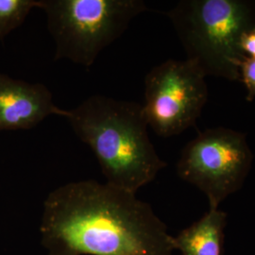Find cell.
I'll use <instances>...</instances> for the list:
<instances>
[{
	"mask_svg": "<svg viewBox=\"0 0 255 255\" xmlns=\"http://www.w3.org/2000/svg\"><path fill=\"white\" fill-rule=\"evenodd\" d=\"M46 255H173V237L136 194L87 180L48 194L40 226Z\"/></svg>",
	"mask_w": 255,
	"mask_h": 255,
	"instance_id": "cell-1",
	"label": "cell"
},
{
	"mask_svg": "<svg viewBox=\"0 0 255 255\" xmlns=\"http://www.w3.org/2000/svg\"><path fill=\"white\" fill-rule=\"evenodd\" d=\"M64 118L114 187L136 194L167 165L149 139L142 104L94 95Z\"/></svg>",
	"mask_w": 255,
	"mask_h": 255,
	"instance_id": "cell-2",
	"label": "cell"
},
{
	"mask_svg": "<svg viewBox=\"0 0 255 255\" xmlns=\"http://www.w3.org/2000/svg\"><path fill=\"white\" fill-rule=\"evenodd\" d=\"M186 53L205 77L237 82L240 41L255 28L254 0H182L166 12Z\"/></svg>",
	"mask_w": 255,
	"mask_h": 255,
	"instance_id": "cell-3",
	"label": "cell"
},
{
	"mask_svg": "<svg viewBox=\"0 0 255 255\" xmlns=\"http://www.w3.org/2000/svg\"><path fill=\"white\" fill-rule=\"evenodd\" d=\"M55 59L91 66L101 51L146 10L142 0H41Z\"/></svg>",
	"mask_w": 255,
	"mask_h": 255,
	"instance_id": "cell-4",
	"label": "cell"
},
{
	"mask_svg": "<svg viewBox=\"0 0 255 255\" xmlns=\"http://www.w3.org/2000/svg\"><path fill=\"white\" fill-rule=\"evenodd\" d=\"M246 134L229 128H207L183 147L177 163L180 179L200 189L218 209L240 190L254 163Z\"/></svg>",
	"mask_w": 255,
	"mask_h": 255,
	"instance_id": "cell-5",
	"label": "cell"
},
{
	"mask_svg": "<svg viewBox=\"0 0 255 255\" xmlns=\"http://www.w3.org/2000/svg\"><path fill=\"white\" fill-rule=\"evenodd\" d=\"M208 100L206 77L188 60H167L145 78L142 105L148 127L159 136L182 133L196 124Z\"/></svg>",
	"mask_w": 255,
	"mask_h": 255,
	"instance_id": "cell-6",
	"label": "cell"
},
{
	"mask_svg": "<svg viewBox=\"0 0 255 255\" xmlns=\"http://www.w3.org/2000/svg\"><path fill=\"white\" fill-rule=\"evenodd\" d=\"M66 112L55 105L51 92L44 84L0 73V130L27 129L52 115L64 118Z\"/></svg>",
	"mask_w": 255,
	"mask_h": 255,
	"instance_id": "cell-7",
	"label": "cell"
},
{
	"mask_svg": "<svg viewBox=\"0 0 255 255\" xmlns=\"http://www.w3.org/2000/svg\"><path fill=\"white\" fill-rule=\"evenodd\" d=\"M228 215L209 209L201 219L173 237L174 248L182 255H224Z\"/></svg>",
	"mask_w": 255,
	"mask_h": 255,
	"instance_id": "cell-8",
	"label": "cell"
},
{
	"mask_svg": "<svg viewBox=\"0 0 255 255\" xmlns=\"http://www.w3.org/2000/svg\"><path fill=\"white\" fill-rule=\"evenodd\" d=\"M35 8H41V0H0V39L21 26Z\"/></svg>",
	"mask_w": 255,
	"mask_h": 255,
	"instance_id": "cell-9",
	"label": "cell"
},
{
	"mask_svg": "<svg viewBox=\"0 0 255 255\" xmlns=\"http://www.w3.org/2000/svg\"><path fill=\"white\" fill-rule=\"evenodd\" d=\"M239 82H242L246 88L247 101L255 100V59L245 57L239 67Z\"/></svg>",
	"mask_w": 255,
	"mask_h": 255,
	"instance_id": "cell-10",
	"label": "cell"
},
{
	"mask_svg": "<svg viewBox=\"0 0 255 255\" xmlns=\"http://www.w3.org/2000/svg\"><path fill=\"white\" fill-rule=\"evenodd\" d=\"M240 48L246 57L255 59V28L247 31L242 36Z\"/></svg>",
	"mask_w": 255,
	"mask_h": 255,
	"instance_id": "cell-11",
	"label": "cell"
}]
</instances>
